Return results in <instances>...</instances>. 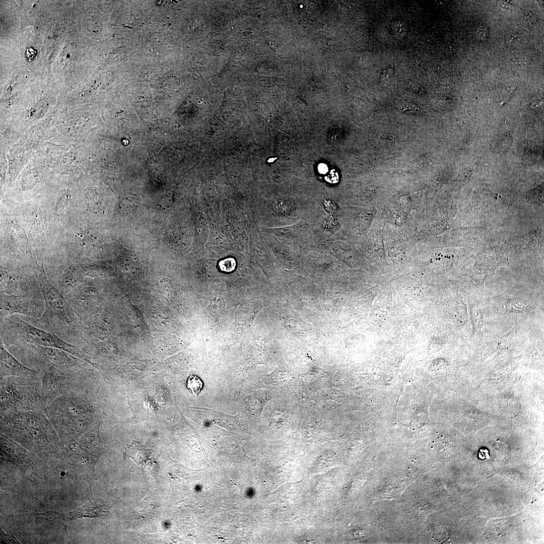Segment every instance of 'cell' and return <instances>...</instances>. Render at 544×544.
I'll list each match as a JSON object with an SVG mask.
<instances>
[{
    "mask_svg": "<svg viewBox=\"0 0 544 544\" xmlns=\"http://www.w3.org/2000/svg\"><path fill=\"white\" fill-rule=\"evenodd\" d=\"M1 381V416L21 411H42L46 401L32 378L5 377Z\"/></svg>",
    "mask_w": 544,
    "mask_h": 544,
    "instance_id": "1",
    "label": "cell"
},
{
    "mask_svg": "<svg viewBox=\"0 0 544 544\" xmlns=\"http://www.w3.org/2000/svg\"><path fill=\"white\" fill-rule=\"evenodd\" d=\"M392 33L398 37H403L406 33V27L404 23L400 20L393 22L391 25Z\"/></svg>",
    "mask_w": 544,
    "mask_h": 544,
    "instance_id": "11",
    "label": "cell"
},
{
    "mask_svg": "<svg viewBox=\"0 0 544 544\" xmlns=\"http://www.w3.org/2000/svg\"><path fill=\"white\" fill-rule=\"evenodd\" d=\"M3 337L9 345L30 343L36 346L58 349L81 358L79 349L57 336L22 320L15 316L5 317Z\"/></svg>",
    "mask_w": 544,
    "mask_h": 544,
    "instance_id": "2",
    "label": "cell"
},
{
    "mask_svg": "<svg viewBox=\"0 0 544 544\" xmlns=\"http://www.w3.org/2000/svg\"><path fill=\"white\" fill-rule=\"evenodd\" d=\"M489 456H490V455L489 454V451L487 449H480V452H479V458L480 459L484 460L485 459L488 458L489 457Z\"/></svg>",
    "mask_w": 544,
    "mask_h": 544,
    "instance_id": "15",
    "label": "cell"
},
{
    "mask_svg": "<svg viewBox=\"0 0 544 544\" xmlns=\"http://www.w3.org/2000/svg\"><path fill=\"white\" fill-rule=\"evenodd\" d=\"M152 452L151 448L145 447L133 440L131 445L127 446L124 456L132 458L138 464H142L147 460Z\"/></svg>",
    "mask_w": 544,
    "mask_h": 544,
    "instance_id": "8",
    "label": "cell"
},
{
    "mask_svg": "<svg viewBox=\"0 0 544 544\" xmlns=\"http://www.w3.org/2000/svg\"><path fill=\"white\" fill-rule=\"evenodd\" d=\"M41 393L46 402L69 390L70 380L66 376L57 370H50L42 373Z\"/></svg>",
    "mask_w": 544,
    "mask_h": 544,
    "instance_id": "4",
    "label": "cell"
},
{
    "mask_svg": "<svg viewBox=\"0 0 544 544\" xmlns=\"http://www.w3.org/2000/svg\"><path fill=\"white\" fill-rule=\"evenodd\" d=\"M475 34L479 39L486 40L489 36V28L485 25H479L475 29Z\"/></svg>",
    "mask_w": 544,
    "mask_h": 544,
    "instance_id": "12",
    "label": "cell"
},
{
    "mask_svg": "<svg viewBox=\"0 0 544 544\" xmlns=\"http://www.w3.org/2000/svg\"><path fill=\"white\" fill-rule=\"evenodd\" d=\"M38 350L47 362L58 369L70 371L76 370L79 367L78 359L71 354L54 348L38 346ZM72 355V354H71Z\"/></svg>",
    "mask_w": 544,
    "mask_h": 544,
    "instance_id": "7",
    "label": "cell"
},
{
    "mask_svg": "<svg viewBox=\"0 0 544 544\" xmlns=\"http://www.w3.org/2000/svg\"><path fill=\"white\" fill-rule=\"evenodd\" d=\"M7 376L39 379L38 373L19 362L7 350L1 339V379Z\"/></svg>",
    "mask_w": 544,
    "mask_h": 544,
    "instance_id": "5",
    "label": "cell"
},
{
    "mask_svg": "<svg viewBox=\"0 0 544 544\" xmlns=\"http://www.w3.org/2000/svg\"><path fill=\"white\" fill-rule=\"evenodd\" d=\"M394 76V70L391 66H389L384 69L379 77L380 80L387 82L393 78Z\"/></svg>",
    "mask_w": 544,
    "mask_h": 544,
    "instance_id": "13",
    "label": "cell"
},
{
    "mask_svg": "<svg viewBox=\"0 0 544 544\" xmlns=\"http://www.w3.org/2000/svg\"><path fill=\"white\" fill-rule=\"evenodd\" d=\"M186 386L188 389L196 397L202 389L203 383L201 379L195 375H190L187 379Z\"/></svg>",
    "mask_w": 544,
    "mask_h": 544,
    "instance_id": "9",
    "label": "cell"
},
{
    "mask_svg": "<svg viewBox=\"0 0 544 544\" xmlns=\"http://www.w3.org/2000/svg\"><path fill=\"white\" fill-rule=\"evenodd\" d=\"M37 51L32 47L27 48L26 50V57L29 60H33L36 55Z\"/></svg>",
    "mask_w": 544,
    "mask_h": 544,
    "instance_id": "14",
    "label": "cell"
},
{
    "mask_svg": "<svg viewBox=\"0 0 544 544\" xmlns=\"http://www.w3.org/2000/svg\"><path fill=\"white\" fill-rule=\"evenodd\" d=\"M37 306L26 298L16 296L1 295V321L8 316L15 313H22L37 317L41 314Z\"/></svg>",
    "mask_w": 544,
    "mask_h": 544,
    "instance_id": "6",
    "label": "cell"
},
{
    "mask_svg": "<svg viewBox=\"0 0 544 544\" xmlns=\"http://www.w3.org/2000/svg\"><path fill=\"white\" fill-rule=\"evenodd\" d=\"M236 266V262L234 258L228 257L221 260L219 263V267L222 271L229 273L233 271Z\"/></svg>",
    "mask_w": 544,
    "mask_h": 544,
    "instance_id": "10",
    "label": "cell"
},
{
    "mask_svg": "<svg viewBox=\"0 0 544 544\" xmlns=\"http://www.w3.org/2000/svg\"><path fill=\"white\" fill-rule=\"evenodd\" d=\"M40 284L46 305V312L60 322L67 325H73L77 321L76 315L62 295L45 279L40 278Z\"/></svg>",
    "mask_w": 544,
    "mask_h": 544,
    "instance_id": "3",
    "label": "cell"
}]
</instances>
